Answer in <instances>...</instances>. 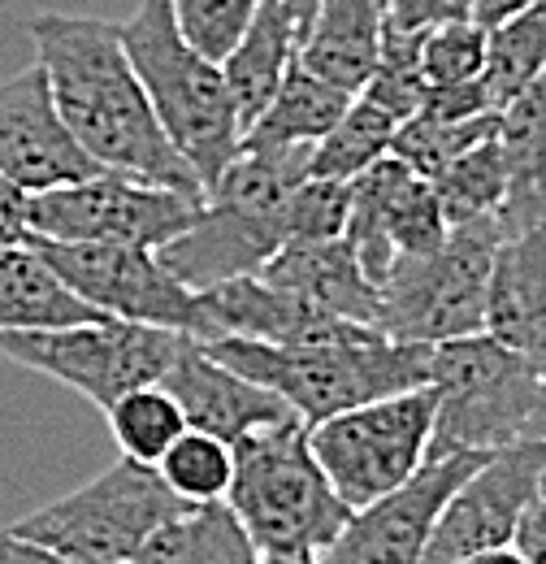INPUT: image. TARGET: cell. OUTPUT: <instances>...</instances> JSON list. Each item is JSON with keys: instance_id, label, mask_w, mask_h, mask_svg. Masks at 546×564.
I'll return each mask as SVG.
<instances>
[{"instance_id": "6da1fadb", "label": "cell", "mask_w": 546, "mask_h": 564, "mask_svg": "<svg viewBox=\"0 0 546 564\" xmlns=\"http://www.w3.org/2000/svg\"><path fill=\"white\" fill-rule=\"evenodd\" d=\"M31 40L66 131L100 170H118L139 183L174 187L205 200V183L165 135L143 78L131 66L122 22L35 13Z\"/></svg>"}, {"instance_id": "7a4b0ae2", "label": "cell", "mask_w": 546, "mask_h": 564, "mask_svg": "<svg viewBox=\"0 0 546 564\" xmlns=\"http://www.w3.org/2000/svg\"><path fill=\"white\" fill-rule=\"evenodd\" d=\"M200 344L234 373L282 395L286 409L304 425L326 422L369 400L429 387V356H434V348L425 344H395L369 326L342 339L299 344V348H277V344L234 339V335L200 339Z\"/></svg>"}, {"instance_id": "3957f363", "label": "cell", "mask_w": 546, "mask_h": 564, "mask_svg": "<svg viewBox=\"0 0 546 564\" xmlns=\"http://www.w3.org/2000/svg\"><path fill=\"white\" fill-rule=\"evenodd\" d=\"M122 44L165 135L208 192L243 148V122L221 66L178 35L170 0H143L122 22Z\"/></svg>"}, {"instance_id": "277c9868", "label": "cell", "mask_w": 546, "mask_h": 564, "mask_svg": "<svg viewBox=\"0 0 546 564\" xmlns=\"http://www.w3.org/2000/svg\"><path fill=\"white\" fill-rule=\"evenodd\" d=\"M230 512L243 521L256 552H326L351 521V508L330 487L308 447L299 417L265 425L234 443Z\"/></svg>"}, {"instance_id": "5b68a950", "label": "cell", "mask_w": 546, "mask_h": 564, "mask_svg": "<svg viewBox=\"0 0 546 564\" xmlns=\"http://www.w3.org/2000/svg\"><path fill=\"white\" fill-rule=\"evenodd\" d=\"M543 369L485 330L469 339L438 344L429 356V387L438 395L434 417V456L460 452H503L525 443Z\"/></svg>"}, {"instance_id": "8992f818", "label": "cell", "mask_w": 546, "mask_h": 564, "mask_svg": "<svg viewBox=\"0 0 546 564\" xmlns=\"http://www.w3.org/2000/svg\"><path fill=\"white\" fill-rule=\"evenodd\" d=\"M183 508L192 503L161 478V469L122 456L87 487L35 508L9 530L69 561L131 564L139 547Z\"/></svg>"}, {"instance_id": "52a82bcc", "label": "cell", "mask_w": 546, "mask_h": 564, "mask_svg": "<svg viewBox=\"0 0 546 564\" xmlns=\"http://www.w3.org/2000/svg\"><path fill=\"white\" fill-rule=\"evenodd\" d=\"M503 243L499 217L451 226L447 243L425 257H400L382 282L378 330L395 344H451L485 330L490 265Z\"/></svg>"}, {"instance_id": "ba28073f", "label": "cell", "mask_w": 546, "mask_h": 564, "mask_svg": "<svg viewBox=\"0 0 546 564\" xmlns=\"http://www.w3.org/2000/svg\"><path fill=\"white\" fill-rule=\"evenodd\" d=\"M178 348H183L178 330L118 322V317L0 335L4 360L62 382L105 413L139 387H161Z\"/></svg>"}, {"instance_id": "9c48e42d", "label": "cell", "mask_w": 546, "mask_h": 564, "mask_svg": "<svg viewBox=\"0 0 546 564\" xmlns=\"http://www.w3.org/2000/svg\"><path fill=\"white\" fill-rule=\"evenodd\" d=\"M434 387H416L308 425V447L342 503L360 512L421 474L434 443Z\"/></svg>"}, {"instance_id": "30bf717a", "label": "cell", "mask_w": 546, "mask_h": 564, "mask_svg": "<svg viewBox=\"0 0 546 564\" xmlns=\"http://www.w3.org/2000/svg\"><path fill=\"white\" fill-rule=\"evenodd\" d=\"M200 196L139 183L131 174L100 170L83 183L53 187L26 200V226L40 239H66V243H135L161 252L170 239H178L196 213Z\"/></svg>"}, {"instance_id": "8fae6325", "label": "cell", "mask_w": 546, "mask_h": 564, "mask_svg": "<svg viewBox=\"0 0 546 564\" xmlns=\"http://www.w3.org/2000/svg\"><path fill=\"white\" fill-rule=\"evenodd\" d=\"M31 248L53 265L69 291L105 317L161 326L200 339L205 335V300L174 279L152 248L135 243H66L26 235Z\"/></svg>"}, {"instance_id": "7c38bea8", "label": "cell", "mask_w": 546, "mask_h": 564, "mask_svg": "<svg viewBox=\"0 0 546 564\" xmlns=\"http://www.w3.org/2000/svg\"><path fill=\"white\" fill-rule=\"evenodd\" d=\"M451 226L438 205V192L429 178H421L400 156H382L360 178H351V221L347 243L364 274L386 282L400 257H425L447 243Z\"/></svg>"}, {"instance_id": "4fadbf2b", "label": "cell", "mask_w": 546, "mask_h": 564, "mask_svg": "<svg viewBox=\"0 0 546 564\" xmlns=\"http://www.w3.org/2000/svg\"><path fill=\"white\" fill-rule=\"evenodd\" d=\"M485 456L494 452H460V456L425 460L421 474L400 491L351 512L342 534L321 552V564H425L438 512L478 474Z\"/></svg>"}, {"instance_id": "5bb4252c", "label": "cell", "mask_w": 546, "mask_h": 564, "mask_svg": "<svg viewBox=\"0 0 546 564\" xmlns=\"http://www.w3.org/2000/svg\"><path fill=\"white\" fill-rule=\"evenodd\" d=\"M546 443H516L485 456L478 474L438 512L425 564H460L478 552L512 547L521 517L543 495Z\"/></svg>"}, {"instance_id": "9a60e30c", "label": "cell", "mask_w": 546, "mask_h": 564, "mask_svg": "<svg viewBox=\"0 0 546 564\" xmlns=\"http://www.w3.org/2000/svg\"><path fill=\"white\" fill-rule=\"evenodd\" d=\"M0 174L26 196L100 174L66 131L40 62L0 83Z\"/></svg>"}, {"instance_id": "2e32d148", "label": "cell", "mask_w": 546, "mask_h": 564, "mask_svg": "<svg viewBox=\"0 0 546 564\" xmlns=\"http://www.w3.org/2000/svg\"><path fill=\"white\" fill-rule=\"evenodd\" d=\"M282 248H286L282 213H252L205 200L196 221L178 239H170L156 257L187 291L205 295L221 282L261 274Z\"/></svg>"}, {"instance_id": "e0dca14e", "label": "cell", "mask_w": 546, "mask_h": 564, "mask_svg": "<svg viewBox=\"0 0 546 564\" xmlns=\"http://www.w3.org/2000/svg\"><path fill=\"white\" fill-rule=\"evenodd\" d=\"M161 387L178 400V409H183L192 430H205V434L230 443V447L239 438L265 430V425L295 417L282 395H273L270 387L234 373L217 356H208L205 344L192 339V335H183V348H178Z\"/></svg>"}, {"instance_id": "ac0fdd59", "label": "cell", "mask_w": 546, "mask_h": 564, "mask_svg": "<svg viewBox=\"0 0 546 564\" xmlns=\"http://www.w3.org/2000/svg\"><path fill=\"white\" fill-rule=\"evenodd\" d=\"M485 335L546 369V226L499 243L485 291Z\"/></svg>"}, {"instance_id": "d6986e66", "label": "cell", "mask_w": 546, "mask_h": 564, "mask_svg": "<svg viewBox=\"0 0 546 564\" xmlns=\"http://www.w3.org/2000/svg\"><path fill=\"white\" fill-rule=\"evenodd\" d=\"M261 279L273 286H286L317 308L347 317L356 326H373L382 317V286L364 274L347 239H326V243H286Z\"/></svg>"}, {"instance_id": "ffe728a7", "label": "cell", "mask_w": 546, "mask_h": 564, "mask_svg": "<svg viewBox=\"0 0 546 564\" xmlns=\"http://www.w3.org/2000/svg\"><path fill=\"white\" fill-rule=\"evenodd\" d=\"M382 40H386V0H321L299 40V66L360 96L378 70Z\"/></svg>"}, {"instance_id": "44dd1931", "label": "cell", "mask_w": 546, "mask_h": 564, "mask_svg": "<svg viewBox=\"0 0 546 564\" xmlns=\"http://www.w3.org/2000/svg\"><path fill=\"white\" fill-rule=\"evenodd\" d=\"M499 148L507 161V200L499 209L503 239L546 226V74L499 109Z\"/></svg>"}, {"instance_id": "7402d4cb", "label": "cell", "mask_w": 546, "mask_h": 564, "mask_svg": "<svg viewBox=\"0 0 546 564\" xmlns=\"http://www.w3.org/2000/svg\"><path fill=\"white\" fill-rule=\"evenodd\" d=\"M295 62H299V26H295L286 0H265L261 13L252 18L248 35L221 62L226 87H230L239 122H243V135L270 109V100L277 96L282 78L291 74Z\"/></svg>"}, {"instance_id": "603a6c76", "label": "cell", "mask_w": 546, "mask_h": 564, "mask_svg": "<svg viewBox=\"0 0 546 564\" xmlns=\"http://www.w3.org/2000/svg\"><path fill=\"white\" fill-rule=\"evenodd\" d=\"M91 304H83L66 282L53 274V265L26 243L0 248V335L4 330H53L100 322Z\"/></svg>"}, {"instance_id": "cb8c5ba5", "label": "cell", "mask_w": 546, "mask_h": 564, "mask_svg": "<svg viewBox=\"0 0 546 564\" xmlns=\"http://www.w3.org/2000/svg\"><path fill=\"white\" fill-rule=\"evenodd\" d=\"M351 100H356L351 91L317 78V74L304 70L295 62L291 74L282 78L277 96L270 100V109L248 127L243 148H304V143H321L339 127V118L347 113Z\"/></svg>"}, {"instance_id": "d4e9b609", "label": "cell", "mask_w": 546, "mask_h": 564, "mask_svg": "<svg viewBox=\"0 0 546 564\" xmlns=\"http://www.w3.org/2000/svg\"><path fill=\"white\" fill-rule=\"evenodd\" d=\"M256 543L226 499L192 503L174 521H165L131 564H256Z\"/></svg>"}, {"instance_id": "484cf974", "label": "cell", "mask_w": 546, "mask_h": 564, "mask_svg": "<svg viewBox=\"0 0 546 564\" xmlns=\"http://www.w3.org/2000/svg\"><path fill=\"white\" fill-rule=\"evenodd\" d=\"M546 74V4H534L485 31V70L481 83L494 109L512 105L525 87Z\"/></svg>"}, {"instance_id": "4316f807", "label": "cell", "mask_w": 546, "mask_h": 564, "mask_svg": "<svg viewBox=\"0 0 546 564\" xmlns=\"http://www.w3.org/2000/svg\"><path fill=\"white\" fill-rule=\"evenodd\" d=\"M400 122L373 105L369 96H356L339 118V127L313 148V178H360L369 165H378L382 156H391Z\"/></svg>"}, {"instance_id": "83f0119b", "label": "cell", "mask_w": 546, "mask_h": 564, "mask_svg": "<svg viewBox=\"0 0 546 564\" xmlns=\"http://www.w3.org/2000/svg\"><path fill=\"white\" fill-rule=\"evenodd\" d=\"M434 192H438V205L447 213V226L499 217L503 200H507V161H503L499 135L478 143L473 152H465L456 165H447L434 178Z\"/></svg>"}, {"instance_id": "f1b7e54d", "label": "cell", "mask_w": 546, "mask_h": 564, "mask_svg": "<svg viewBox=\"0 0 546 564\" xmlns=\"http://www.w3.org/2000/svg\"><path fill=\"white\" fill-rule=\"evenodd\" d=\"M105 417H109V430H113L122 456L139 460V465H152V469L192 430L178 400L165 387H139L131 395H122Z\"/></svg>"}, {"instance_id": "f546056e", "label": "cell", "mask_w": 546, "mask_h": 564, "mask_svg": "<svg viewBox=\"0 0 546 564\" xmlns=\"http://www.w3.org/2000/svg\"><path fill=\"white\" fill-rule=\"evenodd\" d=\"M499 135V113H481V118H465V122H447V118H429L416 113L408 122H400L391 156H400L412 165L421 178H438L447 165H456L465 152H473L478 143Z\"/></svg>"}, {"instance_id": "4dcf8cb0", "label": "cell", "mask_w": 546, "mask_h": 564, "mask_svg": "<svg viewBox=\"0 0 546 564\" xmlns=\"http://www.w3.org/2000/svg\"><path fill=\"white\" fill-rule=\"evenodd\" d=\"M156 469L187 503H217V499H226L230 482H234V447L205 430H187L161 456Z\"/></svg>"}, {"instance_id": "1f68e13d", "label": "cell", "mask_w": 546, "mask_h": 564, "mask_svg": "<svg viewBox=\"0 0 546 564\" xmlns=\"http://www.w3.org/2000/svg\"><path fill=\"white\" fill-rule=\"evenodd\" d=\"M421 40H425V31H395V26H386L378 70H373V78L360 91L373 105H382L395 122L416 118L421 105H425V91H429L425 74H421Z\"/></svg>"}, {"instance_id": "d6a6232c", "label": "cell", "mask_w": 546, "mask_h": 564, "mask_svg": "<svg viewBox=\"0 0 546 564\" xmlns=\"http://www.w3.org/2000/svg\"><path fill=\"white\" fill-rule=\"evenodd\" d=\"M265 0H170L178 35L208 62H226Z\"/></svg>"}, {"instance_id": "836d02e7", "label": "cell", "mask_w": 546, "mask_h": 564, "mask_svg": "<svg viewBox=\"0 0 546 564\" xmlns=\"http://www.w3.org/2000/svg\"><path fill=\"white\" fill-rule=\"evenodd\" d=\"M351 221V183L347 178H304L282 205L286 243H326L342 239Z\"/></svg>"}, {"instance_id": "e575fe53", "label": "cell", "mask_w": 546, "mask_h": 564, "mask_svg": "<svg viewBox=\"0 0 546 564\" xmlns=\"http://www.w3.org/2000/svg\"><path fill=\"white\" fill-rule=\"evenodd\" d=\"M481 70H485V26H478V22H451V26L425 31V40H421L425 87L478 83Z\"/></svg>"}, {"instance_id": "d590c367", "label": "cell", "mask_w": 546, "mask_h": 564, "mask_svg": "<svg viewBox=\"0 0 546 564\" xmlns=\"http://www.w3.org/2000/svg\"><path fill=\"white\" fill-rule=\"evenodd\" d=\"M478 0H386V26L395 31H438L451 22H473Z\"/></svg>"}, {"instance_id": "8d00e7d4", "label": "cell", "mask_w": 546, "mask_h": 564, "mask_svg": "<svg viewBox=\"0 0 546 564\" xmlns=\"http://www.w3.org/2000/svg\"><path fill=\"white\" fill-rule=\"evenodd\" d=\"M26 200L31 196L0 174V248L26 243V235H31V226H26Z\"/></svg>"}, {"instance_id": "74e56055", "label": "cell", "mask_w": 546, "mask_h": 564, "mask_svg": "<svg viewBox=\"0 0 546 564\" xmlns=\"http://www.w3.org/2000/svg\"><path fill=\"white\" fill-rule=\"evenodd\" d=\"M512 547L525 556V564H546V495H538L529 503V512L521 517V530H516Z\"/></svg>"}, {"instance_id": "f35d334b", "label": "cell", "mask_w": 546, "mask_h": 564, "mask_svg": "<svg viewBox=\"0 0 546 564\" xmlns=\"http://www.w3.org/2000/svg\"><path fill=\"white\" fill-rule=\"evenodd\" d=\"M0 564H83V561H69V556H57L13 530H0Z\"/></svg>"}, {"instance_id": "ab89813d", "label": "cell", "mask_w": 546, "mask_h": 564, "mask_svg": "<svg viewBox=\"0 0 546 564\" xmlns=\"http://www.w3.org/2000/svg\"><path fill=\"white\" fill-rule=\"evenodd\" d=\"M534 4H546V0H478V9H473V22L490 31V26H499V22L516 18V13L534 9Z\"/></svg>"}, {"instance_id": "60d3db41", "label": "cell", "mask_w": 546, "mask_h": 564, "mask_svg": "<svg viewBox=\"0 0 546 564\" xmlns=\"http://www.w3.org/2000/svg\"><path fill=\"white\" fill-rule=\"evenodd\" d=\"M525 443H546V369H543V382H538V400H534V417H529Z\"/></svg>"}, {"instance_id": "b9f144b4", "label": "cell", "mask_w": 546, "mask_h": 564, "mask_svg": "<svg viewBox=\"0 0 546 564\" xmlns=\"http://www.w3.org/2000/svg\"><path fill=\"white\" fill-rule=\"evenodd\" d=\"M460 564H525V556L516 547H494V552H478V556H469Z\"/></svg>"}, {"instance_id": "7bdbcfd3", "label": "cell", "mask_w": 546, "mask_h": 564, "mask_svg": "<svg viewBox=\"0 0 546 564\" xmlns=\"http://www.w3.org/2000/svg\"><path fill=\"white\" fill-rule=\"evenodd\" d=\"M256 564H321L317 552H261Z\"/></svg>"}, {"instance_id": "ee69618b", "label": "cell", "mask_w": 546, "mask_h": 564, "mask_svg": "<svg viewBox=\"0 0 546 564\" xmlns=\"http://www.w3.org/2000/svg\"><path fill=\"white\" fill-rule=\"evenodd\" d=\"M317 4H321V0H286V9H291V18H295V26H299V40H304V31H308V22H313V13H317Z\"/></svg>"}, {"instance_id": "f6af8a7d", "label": "cell", "mask_w": 546, "mask_h": 564, "mask_svg": "<svg viewBox=\"0 0 546 564\" xmlns=\"http://www.w3.org/2000/svg\"><path fill=\"white\" fill-rule=\"evenodd\" d=\"M543 495H546V474H543Z\"/></svg>"}]
</instances>
